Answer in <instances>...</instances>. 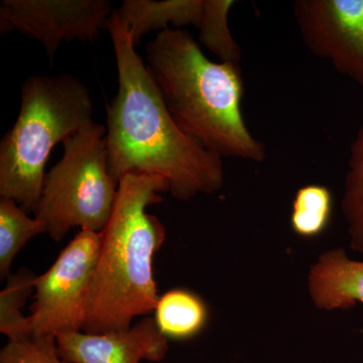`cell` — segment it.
Masks as SVG:
<instances>
[{"mask_svg": "<svg viewBox=\"0 0 363 363\" xmlns=\"http://www.w3.org/2000/svg\"><path fill=\"white\" fill-rule=\"evenodd\" d=\"M60 357L65 363L160 362L169 350L168 338L156 321L147 317L124 331L89 334L83 331L57 337Z\"/></svg>", "mask_w": 363, "mask_h": 363, "instance_id": "9c48e42d", "label": "cell"}, {"mask_svg": "<svg viewBox=\"0 0 363 363\" xmlns=\"http://www.w3.org/2000/svg\"><path fill=\"white\" fill-rule=\"evenodd\" d=\"M333 196L323 185L310 184L298 189L293 200L291 227L301 238H314L331 222Z\"/></svg>", "mask_w": 363, "mask_h": 363, "instance_id": "9a60e30c", "label": "cell"}, {"mask_svg": "<svg viewBox=\"0 0 363 363\" xmlns=\"http://www.w3.org/2000/svg\"><path fill=\"white\" fill-rule=\"evenodd\" d=\"M61 161L45 174L33 215L52 240L75 227L100 233L111 219L119 183L108 168L106 128L94 121L63 142Z\"/></svg>", "mask_w": 363, "mask_h": 363, "instance_id": "5b68a950", "label": "cell"}, {"mask_svg": "<svg viewBox=\"0 0 363 363\" xmlns=\"http://www.w3.org/2000/svg\"><path fill=\"white\" fill-rule=\"evenodd\" d=\"M293 14L308 51L363 87V0H297Z\"/></svg>", "mask_w": 363, "mask_h": 363, "instance_id": "ba28073f", "label": "cell"}, {"mask_svg": "<svg viewBox=\"0 0 363 363\" xmlns=\"http://www.w3.org/2000/svg\"><path fill=\"white\" fill-rule=\"evenodd\" d=\"M209 319L206 303L185 289H174L157 301L155 321L166 338L187 340L204 330Z\"/></svg>", "mask_w": 363, "mask_h": 363, "instance_id": "7c38bea8", "label": "cell"}, {"mask_svg": "<svg viewBox=\"0 0 363 363\" xmlns=\"http://www.w3.org/2000/svg\"><path fill=\"white\" fill-rule=\"evenodd\" d=\"M308 289L319 309L347 310L363 304V262L350 259L343 248L329 250L313 264Z\"/></svg>", "mask_w": 363, "mask_h": 363, "instance_id": "30bf717a", "label": "cell"}, {"mask_svg": "<svg viewBox=\"0 0 363 363\" xmlns=\"http://www.w3.org/2000/svg\"><path fill=\"white\" fill-rule=\"evenodd\" d=\"M101 233L80 230L35 283L28 334L55 336L83 331Z\"/></svg>", "mask_w": 363, "mask_h": 363, "instance_id": "8992f818", "label": "cell"}, {"mask_svg": "<svg viewBox=\"0 0 363 363\" xmlns=\"http://www.w3.org/2000/svg\"><path fill=\"white\" fill-rule=\"evenodd\" d=\"M147 69L184 133L221 157L262 162L264 143L242 114L240 64L210 61L185 30L168 28L147 45Z\"/></svg>", "mask_w": 363, "mask_h": 363, "instance_id": "7a4b0ae2", "label": "cell"}, {"mask_svg": "<svg viewBox=\"0 0 363 363\" xmlns=\"http://www.w3.org/2000/svg\"><path fill=\"white\" fill-rule=\"evenodd\" d=\"M37 274L21 269L7 278L6 288L0 293V332L9 339L28 335V317L23 309L28 298L35 292Z\"/></svg>", "mask_w": 363, "mask_h": 363, "instance_id": "e0dca14e", "label": "cell"}, {"mask_svg": "<svg viewBox=\"0 0 363 363\" xmlns=\"http://www.w3.org/2000/svg\"><path fill=\"white\" fill-rule=\"evenodd\" d=\"M93 111L89 90L74 76L26 78L18 119L0 142V197L33 212L52 150L94 121Z\"/></svg>", "mask_w": 363, "mask_h": 363, "instance_id": "277c9868", "label": "cell"}, {"mask_svg": "<svg viewBox=\"0 0 363 363\" xmlns=\"http://www.w3.org/2000/svg\"><path fill=\"white\" fill-rule=\"evenodd\" d=\"M233 0H204L201 23L198 26L199 39L220 62L240 64L241 50L228 26V14Z\"/></svg>", "mask_w": 363, "mask_h": 363, "instance_id": "2e32d148", "label": "cell"}, {"mask_svg": "<svg viewBox=\"0 0 363 363\" xmlns=\"http://www.w3.org/2000/svg\"><path fill=\"white\" fill-rule=\"evenodd\" d=\"M204 0H124L117 11L130 28L135 45L150 32L159 33L183 26H195L202 21Z\"/></svg>", "mask_w": 363, "mask_h": 363, "instance_id": "8fae6325", "label": "cell"}, {"mask_svg": "<svg viewBox=\"0 0 363 363\" xmlns=\"http://www.w3.org/2000/svg\"><path fill=\"white\" fill-rule=\"evenodd\" d=\"M113 11L107 0H2L0 30L37 40L52 62L62 42L99 37Z\"/></svg>", "mask_w": 363, "mask_h": 363, "instance_id": "52a82bcc", "label": "cell"}, {"mask_svg": "<svg viewBox=\"0 0 363 363\" xmlns=\"http://www.w3.org/2000/svg\"><path fill=\"white\" fill-rule=\"evenodd\" d=\"M107 30L118 74V90L106 111L111 176L118 183L130 174L162 177L182 201L218 192L225 181L221 157L179 128L118 11Z\"/></svg>", "mask_w": 363, "mask_h": 363, "instance_id": "6da1fadb", "label": "cell"}, {"mask_svg": "<svg viewBox=\"0 0 363 363\" xmlns=\"http://www.w3.org/2000/svg\"><path fill=\"white\" fill-rule=\"evenodd\" d=\"M0 363H65L59 355L57 337L32 334L9 342L0 351Z\"/></svg>", "mask_w": 363, "mask_h": 363, "instance_id": "ac0fdd59", "label": "cell"}, {"mask_svg": "<svg viewBox=\"0 0 363 363\" xmlns=\"http://www.w3.org/2000/svg\"><path fill=\"white\" fill-rule=\"evenodd\" d=\"M341 209L347 222L350 248L363 255V121L351 143Z\"/></svg>", "mask_w": 363, "mask_h": 363, "instance_id": "5bb4252c", "label": "cell"}, {"mask_svg": "<svg viewBox=\"0 0 363 363\" xmlns=\"http://www.w3.org/2000/svg\"><path fill=\"white\" fill-rule=\"evenodd\" d=\"M169 191L168 182L159 176L130 174L119 181L113 211L101 233L85 333L128 330L133 319L156 310L160 296L152 262L167 230L147 209Z\"/></svg>", "mask_w": 363, "mask_h": 363, "instance_id": "3957f363", "label": "cell"}, {"mask_svg": "<svg viewBox=\"0 0 363 363\" xmlns=\"http://www.w3.org/2000/svg\"><path fill=\"white\" fill-rule=\"evenodd\" d=\"M45 233L44 226L13 200L0 197V279L11 276L18 253L35 236Z\"/></svg>", "mask_w": 363, "mask_h": 363, "instance_id": "4fadbf2b", "label": "cell"}]
</instances>
